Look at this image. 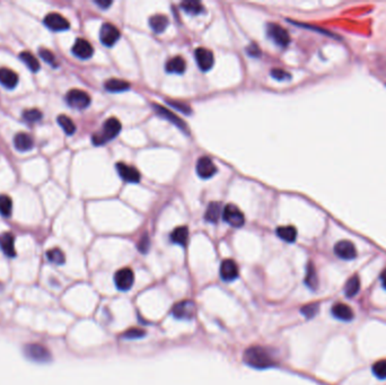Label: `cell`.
Masks as SVG:
<instances>
[{
  "mask_svg": "<svg viewBox=\"0 0 386 385\" xmlns=\"http://www.w3.org/2000/svg\"><path fill=\"white\" fill-rule=\"evenodd\" d=\"M244 361L256 369H266L275 366V360L266 348L249 347L244 351Z\"/></svg>",
  "mask_w": 386,
  "mask_h": 385,
  "instance_id": "1",
  "label": "cell"
},
{
  "mask_svg": "<svg viewBox=\"0 0 386 385\" xmlns=\"http://www.w3.org/2000/svg\"><path fill=\"white\" fill-rule=\"evenodd\" d=\"M121 122L116 118H110L104 122L102 130L93 135L92 141L95 146H102L110 140L114 139L121 131Z\"/></svg>",
  "mask_w": 386,
  "mask_h": 385,
  "instance_id": "2",
  "label": "cell"
},
{
  "mask_svg": "<svg viewBox=\"0 0 386 385\" xmlns=\"http://www.w3.org/2000/svg\"><path fill=\"white\" fill-rule=\"evenodd\" d=\"M24 352L27 358L32 361H35V363L44 364L49 363V361L52 359L51 352L49 351V349L37 344L27 345L24 348Z\"/></svg>",
  "mask_w": 386,
  "mask_h": 385,
  "instance_id": "3",
  "label": "cell"
},
{
  "mask_svg": "<svg viewBox=\"0 0 386 385\" xmlns=\"http://www.w3.org/2000/svg\"><path fill=\"white\" fill-rule=\"evenodd\" d=\"M66 102L70 107L84 110L91 104V96L81 89H71L66 95Z\"/></svg>",
  "mask_w": 386,
  "mask_h": 385,
  "instance_id": "4",
  "label": "cell"
},
{
  "mask_svg": "<svg viewBox=\"0 0 386 385\" xmlns=\"http://www.w3.org/2000/svg\"><path fill=\"white\" fill-rule=\"evenodd\" d=\"M196 312L197 305L191 299L178 302L177 304L173 306V310H172L174 317H176L177 320H192L194 315H196Z\"/></svg>",
  "mask_w": 386,
  "mask_h": 385,
  "instance_id": "5",
  "label": "cell"
},
{
  "mask_svg": "<svg viewBox=\"0 0 386 385\" xmlns=\"http://www.w3.org/2000/svg\"><path fill=\"white\" fill-rule=\"evenodd\" d=\"M267 33H268V36L270 37L277 45L284 48V46H287L290 43L289 33H288L283 27H281L278 24H275V23L268 24Z\"/></svg>",
  "mask_w": 386,
  "mask_h": 385,
  "instance_id": "6",
  "label": "cell"
},
{
  "mask_svg": "<svg viewBox=\"0 0 386 385\" xmlns=\"http://www.w3.org/2000/svg\"><path fill=\"white\" fill-rule=\"evenodd\" d=\"M223 219L232 227H242L245 223L244 213L235 205H227L223 210Z\"/></svg>",
  "mask_w": 386,
  "mask_h": 385,
  "instance_id": "7",
  "label": "cell"
},
{
  "mask_svg": "<svg viewBox=\"0 0 386 385\" xmlns=\"http://www.w3.org/2000/svg\"><path fill=\"white\" fill-rule=\"evenodd\" d=\"M114 282L118 289L122 291L130 290L135 282L134 271L130 268H122V269L118 270L114 275Z\"/></svg>",
  "mask_w": 386,
  "mask_h": 385,
  "instance_id": "8",
  "label": "cell"
},
{
  "mask_svg": "<svg viewBox=\"0 0 386 385\" xmlns=\"http://www.w3.org/2000/svg\"><path fill=\"white\" fill-rule=\"evenodd\" d=\"M120 38V32L111 23H105L100 31V40L105 46L114 45Z\"/></svg>",
  "mask_w": 386,
  "mask_h": 385,
  "instance_id": "9",
  "label": "cell"
},
{
  "mask_svg": "<svg viewBox=\"0 0 386 385\" xmlns=\"http://www.w3.org/2000/svg\"><path fill=\"white\" fill-rule=\"evenodd\" d=\"M44 25L51 31L60 32V31H67L70 27V23L62 15L58 13L48 14L44 18Z\"/></svg>",
  "mask_w": 386,
  "mask_h": 385,
  "instance_id": "10",
  "label": "cell"
},
{
  "mask_svg": "<svg viewBox=\"0 0 386 385\" xmlns=\"http://www.w3.org/2000/svg\"><path fill=\"white\" fill-rule=\"evenodd\" d=\"M334 253L342 260H353L357 256V250L350 241H340L335 244Z\"/></svg>",
  "mask_w": 386,
  "mask_h": 385,
  "instance_id": "11",
  "label": "cell"
},
{
  "mask_svg": "<svg viewBox=\"0 0 386 385\" xmlns=\"http://www.w3.org/2000/svg\"><path fill=\"white\" fill-rule=\"evenodd\" d=\"M197 64L202 71H208L212 68L214 58L213 53L206 48H198L194 52Z\"/></svg>",
  "mask_w": 386,
  "mask_h": 385,
  "instance_id": "12",
  "label": "cell"
},
{
  "mask_svg": "<svg viewBox=\"0 0 386 385\" xmlns=\"http://www.w3.org/2000/svg\"><path fill=\"white\" fill-rule=\"evenodd\" d=\"M219 274L221 279L225 280V281H233V280L239 278V266H237L236 262L232 259L224 260L220 264Z\"/></svg>",
  "mask_w": 386,
  "mask_h": 385,
  "instance_id": "13",
  "label": "cell"
},
{
  "mask_svg": "<svg viewBox=\"0 0 386 385\" xmlns=\"http://www.w3.org/2000/svg\"><path fill=\"white\" fill-rule=\"evenodd\" d=\"M197 173L201 178H210L217 173V167L209 157H200L197 162L196 166Z\"/></svg>",
  "mask_w": 386,
  "mask_h": 385,
  "instance_id": "14",
  "label": "cell"
},
{
  "mask_svg": "<svg viewBox=\"0 0 386 385\" xmlns=\"http://www.w3.org/2000/svg\"><path fill=\"white\" fill-rule=\"evenodd\" d=\"M116 171L121 177L128 183H139L140 182V173L138 172L137 169H135L134 166L127 165L122 162H119L116 164Z\"/></svg>",
  "mask_w": 386,
  "mask_h": 385,
  "instance_id": "15",
  "label": "cell"
},
{
  "mask_svg": "<svg viewBox=\"0 0 386 385\" xmlns=\"http://www.w3.org/2000/svg\"><path fill=\"white\" fill-rule=\"evenodd\" d=\"M71 51L73 56L79 58V59L86 60L92 58L93 53H94V49H93L92 44L89 43L88 41L84 40V38H78V40H76L75 44H73Z\"/></svg>",
  "mask_w": 386,
  "mask_h": 385,
  "instance_id": "16",
  "label": "cell"
},
{
  "mask_svg": "<svg viewBox=\"0 0 386 385\" xmlns=\"http://www.w3.org/2000/svg\"><path fill=\"white\" fill-rule=\"evenodd\" d=\"M154 106V110L156 111V113H158L161 116H163L164 119L169 120V121L171 123L175 124V127L180 128L181 130L183 131H188V126H186V123L183 121V120H181L180 118H177L176 115H175L173 112H171L169 108H165L161 106V105L158 104H153Z\"/></svg>",
  "mask_w": 386,
  "mask_h": 385,
  "instance_id": "17",
  "label": "cell"
},
{
  "mask_svg": "<svg viewBox=\"0 0 386 385\" xmlns=\"http://www.w3.org/2000/svg\"><path fill=\"white\" fill-rule=\"evenodd\" d=\"M331 312H332V315L337 320L343 322L352 321L354 316L351 307L343 304V303H337V304H334L332 309H331Z\"/></svg>",
  "mask_w": 386,
  "mask_h": 385,
  "instance_id": "18",
  "label": "cell"
},
{
  "mask_svg": "<svg viewBox=\"0 0 386 385\" xmlns=\"http://www.w3.org/2000/svg\"><path fill=\"white\" fill-rule=\"evenodd\" d=\"M0 84L3 87L13 89L18 84V75L8 68H0Z\"/></svg>",
  "mask_w": 386,
  "mask_h": 385,
  "instance_id": "19",
  "label": "cell"
},
{
  "mask_svg": "<svg viewBox=\"0 0 386 385\" xmlns=\"http://www.w3.org/2000/svg\"><path fill=\"white\" fill-rule=\"evenodd\" d=\"M15 148L19 151H29L34 147V140L25 132H19L14 138Z\"/></svg>",
  "mask_w": 386,
  "mask_h": 385,
  "instance_id": "20",
  "label": "cell"
},
{
  "mask_svg": "<svg viewBox=\"0 0 386 385\" xmlns=\"http://www.w3.org/2000/svg\"><path fill=\"white\" fill-rule=\"evenodd\" d=\"M0 247H1L2 252L8 256V258H14V256L16 255L13 234H10V233H3V234L0 236Z\"/></svg>",
  "mask_w": 386,
  "mask_h": 385,
  "instance_id": "21",
  "label": "cell"
},
{
  "mask_svg": "<svg viewBox=\"0 0 386 385\" xmlns=\"http://www.w3.org/2000/svg\"><path fill=\"white\" fill-rule=\"evenodd\" d=\"M185 69H186L185 60L180 56L173 57L172 59L167 61L165 65V70L169 73H178V75H181V73L185 71Z\"/></svg>",
  "mask_w": 386,
  "mask_h": 385,
  "instance_id": "22",
  "label": "cell"
},
{
  "mask_svg": "<svg viewBox=\"0 0 386 385\" xmlns=\"http://www.w3.org/2000/svg\"><path fill=\"white\" fill-rule=\"evenodd\" d=\"M223 208H221V204L220 202L213 201L210 202L208 205V208L206 210V215H205V219L209 223H217L219 220L220 216L223 215Z\"/></svg>",
  "mask_w": 386,
  "mask_h": 385,
  "instance_id": "23",
  "label": "cell"
},
{
  "mask_svg": "<svg viewBox=\"0 0 386 385\" xmlns=\"http://www.w3.org/2000/svg\"><path fill=\"white\" fill-rule=\"evenodd\" d=\"M169 24H170V21L165 15L157 14L149 18V25L151 27V30L156 33H163L164 31L167 29Z\"/></svg>",
  "mask_w": 386,
  "mask_h": 385,
  "instance_id": "24",
  "label": "cell"
},
{
  "mask_svg": "<svg viewBox=\"0 0 386 385\" xmlns=\"http://www.w3.org/2000/svg\"><path fill=\"white\" fill-rule=\"evenodd\" d=\"M104 87L107 92L110 93H121V92H126L130 88V84L126 80L122 79H118V78H112L105 81Z\"/></svg>",
  "mask_w": 386,
  "mask_h": 385,
  "instance_id": "25",
  "label": "cell"
},
{
  "mask_svg": "<svg viewBox=\"0 0 386 385\" xmlns=\"http://www.w3.org/2000/svg\"><path fill=\"white\" fill-rule=\"evenodd\" d=\"M188 239H189V229L186 226L176 227L171 234L172 242L181 245V246H185L186 242H188Z\"/></svg>",
  "mask_w": 386,
  "mask_h": 385,
  "instance_id": "26",
  "label": "cell"
},
{
  "mask_svg": "<svg viewBox=\"0 0 386 385\" xmlns=\"http://www.w3.org/2000/svg\"><path fill=\"white\" fill-rule=\"evenodd\" d=\"M277 235L284 242L292 243L295 242L296 237H297V231L294 226H280L277 228Z\"/></svg>",
  "mask_w": 386,
  "mask_h": 385,
  "instance_id": "27",
  "label": "cell"
},
{
  "mask_svg": "<svg viewBox=\"0 0 386 385\" xmlns=\"http://www.w3.org/2000/svg\"><path fill=\"white\" fill-rule=\"evenodd\" d=\"M181 8L189 15H199L204 11V5L197 0H186L181 3Z\"/></svg>",
  "mask_w": 386,
  "mask_h": 385,
  "instance_id": "28",
  "label": "cell"
},
{
  "mask_svg": "<svg viewBox=\"0 0 386 385\" xmlns=\"http://www.w3.org/2000/svg\"><path fill=\"white\" fill-rule=\"evenodd\" d=\"M19 59H21L24 64L27 66L32 72H37L40 70V64L36 58H35L32 53L29 51H23L19 54Z\"/></svg>",
  "mask_w": 386,
  "mask_h": 385,
  "instance_id": "29",
  "label": "cell"
},
{
  "mask_svg": "<svg viewBox=\"0 0 386 385\" xmlns=\"http://www.w3.org/2000/svg\"><path fill=\"white\" fill-rule=\"evenodd\" d=\"M360 289V281L358 276H353L347 281L345 286V294L348 298L354 297L358 294V291Z\"/></svg>",
  "mask_w": 386,
  "mask_h": 385,
  "instance_id": "30",
  "label": "cell"
},
{
  "mask_svg": "<svg viewBox=\"0 0 386 385\" xmlns=\"http://www.w3.org/2000/svg\"><path fill=\"white\" fill-rule=\"evenodd\" d=\"M58 123H59V126L62 128V130H64L68 136H71L75 134L76 126L69 116L65 114L59 115L58 116Z\"/></svg>",
  "mask_w": 386,
  "mask_h": 385,
  "instance_id": "31",
  "label": "cell"
},
{
  "mask_svg": "<svg viewBox=\"0 0 386 385\" xmlns=\"http://www.w3.org/2000/svg\"><path fill=\"white\" fill-rule=\"evenodd\" d=\"M13 211V201L11 198L6 196V194H1L0 196V215L8 218Z\"/></svg>",
  "mask_w": 386,
  "mask_h": 385,
  "instance_id": "32",
  "label": "cell"
},
{
  "mask_svg": "<svg viewBox=\"0 0 386 385\" xmlns=\"http://www.w3.org/2000/svg\"><path fill=\"white\" fill-rule=\"evenodd\" d=\"M305 283L307 285V287H309V288H311L312 290H315V289L317 288L316 271H315L313 264H312V263H310L309 267H307Z\"/></svg>",
  "mask_w": 386,
  "mask_h": 385,
  "instance_id": "33",
  "label": "cell"
},
{
  "mask_svg": "<svg viewBox=\"0 0 386 385\" xmlns=\"http://www.w3.org/2000/svg\"><path fill=\"white\" fill-rule=\"evenodd\" d=\"M46 256H48L50 262L57 264V266H61V264H64L66 261L65 253L58 247L52 248V250L46 252Z\"/></svg>",
  "mask_w": 386,
  "mask_h": 385,
  "instance_id": "34",
  "label": "cell"
},
{
  "mask_svg": "<svg viewBox=\"0 0 386 385\" xmlns=\"http://www.w3.org/2000/svg\"><path fill=\"white\" fill-rule=\"evenodd\" d=\"M372 371L377 379L386 380V360H380L374 364Z\"/></svg>",
  "mask_w": 386,
  "mask_h": 385,
  "instance_id": "35",
  "label": "cell"
},
{
  "mask_svg": "<svg viewBox=\"0 0 386 385\" xmlns=\"http://www.w3.org/2000/svg\"><path fill=\"white\" fill-rule=\"evenodd\" d=\"M23 118L27 122H37L42 119V112L37 108H31L23 112Z\"/></svg>",
  "mask_w": 386,
  "mask_h": 385,
  "instance_id": "36",
  "label": "cell"
},
{
  "mask_svg": "<svg viewBox=\"0 0 386 385\" xmlns=\"http://www.w3.org/2000/svg\"><path fill=\"white\" fill-rule=\"evenodd\" d=\"M38 54H40V57L46 62V64L51 65L53 67H58L56 57H54V54L51 51H49L48 49H40L38 50Z\"/></svg>",
  "mask_w": 386,
  "mask_h": 385,
  "instance_id": "37",
  "label": "cell"
},
{
  "mask_svg": "<svg viewBox=\"0 0 386 385\" xmlns=\"http://www.w3.org/2000/svg\"><path fill=\"white\" fill-rule=\"evenodd\" d=\"M317 312H318V304H316V303H312V304L305 305L304 307H302V310H300V313H302L306 318L314 317L315 315L317 314Z\"/></svg>",
  "mask_w": 386,
  "mask_h": 385,
  "instance_id": "38",
  "label": "cell"
},
{
  "mask_svg": "<svg viewBox=\"0 0 386 385\" xmlns=\"http://www.w3.org/2000/svg\"><path fill=\"white\" fill-rule=\"evenodd\" d=\"M146 334V332L141 329H129L126 332L123 333V337L127 338V339H139V338L143 337Z\"/></svg>",
  "mask_w": 386,
  "mask_h": 385,
  "instance_id": "39",
  "label": "cell"
},
{
  "mask_svg": "<svg viewBox=\"0 0 386 385\" xmlns=\"http://www.w3.org/2000/svg\"><path fill=\"white\" fill-rule=\"evenodd\" d=\"M271 76L274 77L275 79L279 80V81L289 80L291 78V76L289 75V73H288L287 71H284V70H282V69H272Z\"/></svg>",
  "mask_w": 386,
  "mask_h": 385,
  "instance_id": "40",
  "label": "cell"
},
{
  "mask_svg": "<svg viewBox=\"0 0 386 385\" xmlns=\"http://www.w3.org/2000/svg\"><path fill=\"white\" fill-rule=\"evenodd\" d=\"M167 103H169L172 107L177 108L178 111L183 112V113H185V114H190L191 113L190 107L186 104H184V103L177 102V101H167Z\"/></svg>",
  "mask_w": 386,
  "mask_h": 385,
  "instance_id": "41",
  "label": "cell"
},
{
  "mask_svg": "<svg viewBox=\"0 0 386 385\" xmlns=\"http://www.w3.org/2000/svg\"><path fill=\"white\" fill-rule=\"evenodd\" d=\"M149 237H148L147 235L142 236L141 240L139 241L138 243V250L140 252H142V253H147L148 250H149Z\"/></svg>",
  "mask_w": 386,
  "mask_h": 385,
  "instance_id": "42",
  "label": "cell"
},
{
  "mask_svg": "<svg viewBox=\"0 0 386 385\" xmlns=\"http://www.w3.org/2000/svg\"><path fill=\"white\" fill-rule=\"evenodd\" d=\"M246 52H247L248 56H251V57H260L261 56V50L259 48V45L254 44V43L247 46Z\"/></svg>",
  "mask_w": 386,
  "mask_h": 385,
  "instance_id": "43",
  "label": "cell"
},
{
  "mask_svg": "<svg viewBox=\"0 0 386 385\" xmlns=\"http://www.w3.org/2000/svg\"><path fill=\"white\" fill-rule=\"evenodd\" d=\"M95 3L97 6H100L101 8L106 9L112 5V1H110V0H96Z\"/></svg>",
  "mask_w": 386,
  "mask_h": 385,
  "instance_id": "44",
  "label": "cell"
},
{
  "mask_svg": "<svg viewBox=\"0 0 386 385\" xmlns=\"http://www.w3.org/2000/svg\"><path fill=\"white\" fill-rule=\"evenodd\" d=\"M380 279L382 281V286H383V288L386 290V269L381 274Z\"/></svg>",
  "mask_w": 386,
  "mask_h": 385,
  "instance_id": "45",
  "label": "cell"
}]
</instances>
